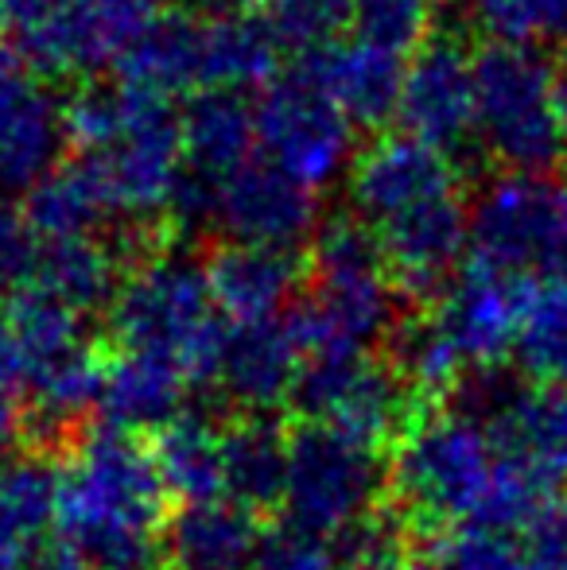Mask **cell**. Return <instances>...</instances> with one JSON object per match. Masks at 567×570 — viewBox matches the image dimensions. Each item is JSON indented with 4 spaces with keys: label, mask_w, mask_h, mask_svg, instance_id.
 Here are the masks:
<instances>
[{
    "label": "cell",
    "mask_w": 567,
    "mask_h": 570,
    "mask_svg": "<svg viewBox=\"0 0 567 570\" xmlns=\"http://www.w3.org/2000/svg\"><path fill=\"white\" fill-rule=\"evenodd\" d=\"M172 504L140 435L90 423L59 458L55 535L86 570H167Z\"/></svg>",
    "instance_id": "1"
},
{
    "label": "cell",
    "mask_w": 567,
    "mask_h": 570,
    "mask_svg": "<svg viewBox=\"0 0 567 570\" xmlns=\"http://www.w3.org/2000/svg\"><path fill=\"white\" fill-rule=\"evenodd\" d=\"M67 132L78 159L101 179L117 218L175 214L187 183L183 114L144 86H86L67 101Z\"/></svg>",
    "instance_id": "2"
},
{
    "label": "cell",
    "mask_w": 567,
    "mask_h": 570,
    "mask_svg": "<svg viewBox=\"0 0 567 570\" xmlns=\"http://www.w3.org/2000/svg\"><path fill=\"white\" fill-rule=\"evenodd\" d=\"M284 323L303 365L370 357L381 338H393L401 326L397 284L378 233L358 218L326 222L311 248V295L287 311Z\"/></svg>",
    "instance_id": "3"
},
{
    "label": "cell",
    "mask_w": 567,
    "mask_h": 570,
    "mask_svg": "<svg viewBox=\"0 0 567 570\" xmlns=\"http://www.w3.org/2000/svg\"><path fill=\"white\" fill-rule=\"evenodd\" d=\"M498 473L501 454L482 420L462 407H417L389 446L385 489L412 532L443 540L482 517Z\"/></svg>",
    "instance_id": "4"
},
{
    "label": "cell",
    "mask_w": 567,
    "mask_h": 570,
    "mask_svg": "<svg viewBox=\"0 0 567 570\" xmlns=\"http://www.w3.org/2000/svg\"><path fill=\"white\" fill-rule=\"evenodd\" d=\"M229 323L214 307L206 264L187 253H151L121 279L109 307L117 353L175 365L187 384H218Z\"/></svg>",
    "instance_id": "5"
},
{
    "label": "cell",
    "mask_w": 567,
    "mask_h": 570,
    "mask_svg": "<svg viewBox=\"0 0 567 570\" xmlns=\"http://www.w3.org/2000/svg\"><path fill=\"white\" fill-rule=\"evenodd\" d=\"M281 43L273 28L234 12H167L151 23L137 51L125 59L121 78L151 94H214L273 86Z\"/></svg>",
    "instance_id": "6"
},
{
    "label": "cell",
    "mask_w": 567,
    "mask_h": 570,
    "mask_svg": "<svg viewBox=\"0 0 567 570\" xmlns=\"http://www.w3.org/2000/svg\"><path fill=\"white\" fill-rule=\"evenodd\" d=\"M478 144L506 171L548 175L560 151V70L532 47H482L475 55Z\"/></svg>",
    "instance_id": "7"
},
{
    "label": "cell",
    "mask_w": 567,
    "mask_h": 570,
    "mask_svg": "<svg viewBox=\"0 0 567 570\" xmlns=\"http://www.w3.org/2000/svg\"><path fill=\"white\" fill-rule=\"evenodd\" d=\"M470 261L525 284H567V179L506 171L470 206Z\"/></svg>",
    "instance_id": "8"
},
{
    "label": "cell",
    "mask_w": 567,
    "mask_h": 570,
    "mask_svg": "<svg viewBox=\"0 0 567 570\" xmlns=\"http://www.w3.org/2000/svg\"><path fill=\"white\" fill-rule=\"evenodd\" d=\"M385 504V458L323 423H295L287 443V524L339 540Z\"/></svg>",
    "instance_id": "9"
},
{
    "label": "cell",
    "mask_w": 567,
    "mask_h": 570,
    "mask_svg": "<svg viewBox=\"0 0 567 570\" xmlns=\"http://www.w3.org/2000/svg\"><path fill=\"white\" fill-rule=\"evenodd\" d=\"M257 136L261 159L311 195L354 171V125L303 67L265 86L257 98Z\"/></svg>",
    "instance_id": "10"
},
{
    "label": "cell",
    "mask_w": 567,
    "mask_h": 570,
    "mask_svg": "<svg viewBox=\"0 0 567 570\" xmlns=\"http://www.w3.org/2000/svg\"><path fill=\"white\" fill-rule=\"evenodd\" d=\"M175 214L195 226L198 222L214 226L237 245L295 248L307 233H319L315 195L292 183L284 171H276L268 159H253L214 187L183 183Z\"/></svg>",
    "instance_id": "11"
},
{
    "label": "cell",
    "mask_w": 567,
    "mask_h": 570,
    "mask_svg": "<svg viewBox=\"0 0 567 570\" xmlns=\"http://www.w3.org/2000/svg\"><path fill=\"white\" fill-rule=\"evenodd\" d=\"M292 404L303 423H323L370 451L397 443L404 423L417 415V400L393 373L373 357L311 361L300 368Z\"/></svg>",
    "instance_id": "12"
},
{
    "label": "cell",
    "mask_w": 567,
    "mask_h": 570,
    "mask_svg": "<svg viewBox=\"0 0 567 570\" xmlns=\"http://www.w3.org/2000/svg\"><path fill=\"white\" fill-rule=\"evenodd\" d=\"M159 16V0H55L16 47L47 75H101L125 67Z\"/></svg>",
    "instance_id": "13"
},
{
    "label": "cell",
    "mask_w": 567,
    "mask_h": 570,
    "mask_svg": "<svg viewBox=\"0 0 567 570\" xmlns=\"http://www.w3.org/2000/svg\"><path fill=\"white\" fill-rule=\"evenodd\" d=\"M529 287L532 284L525 279L467 261L451 287L431 303L428 318L459 353L467 373L501 368V361L517 350V338H521Z\"/></svg>",
    "instance_id": "14"
},
{
    "label": "cell",
    "mask_w": 567,
    "mask_h": 570,
    "mask_svg": "<svg viewBox=\"0 0 567 570\" xmlns=\"http://www.w3.org/2000/svg\"><path fill=\"white\" fill-rule=\"evenodd\" d=\"M397 120L404 136L459 156L478 140V82L475 55L462 51L454 39H431L404 70V90Z\"/></svg>",
    "instance_id": "15"
},
{
    "label": "cell",
    "mask_w": 567,
    "mask_h": 570,
    "mask_svg": "<svg viewBox=\"0 0 567 570\" xmlns=\"http://www.w3.org/2000/svg\"><path fill=\"white\" fill-rule=\"evenodd\" d=\"M67 101L31 70L0 82V203L31 198L62 167Z\"/></svg>",
    "instance_id": "16"
},
{
    "label": "cell",
    "mask_w": 567,
    "mask_h": 570,
    "mask_svg": "<svg viewBox=\"0 0 567 570\" xmlns=\"http://www.w3.org/2000/svg\"><path fill=\"white\" fill-rule=\"evenodd\" d=\"M454 190H462L454 159L404 132L365 148L350 171V203L358 222H365L370 229Z\"/></svg>",
    "instance_id": "17"
},
{
    "label": "cell",
    "mask_w": 567,
    "mask_h": 570,
    "mask_svg": "<svg viewBox=\"0 0 567 570\" xmlns=\"http://www.w3.org/2000/svg\"><path fill=\"white\" fill-rule=\"evenodd\" d=\"M498 454L537 489L556 493L567 485V389L506 381L486 412Z\"/></svg>",
    "instance_id": "18"
},
{
    "label": "cell",
    "mask_w": 567,
    "mask_h": 570,
    "mask_svg": "<svg viewBox=\"0 0 567 570\" xmlns=\"http://www.w3.org/2000/svg\"><path fill=\"white\" fill-rule=\"evenodd\" d=\"M303 279V264L292 248L273 245H229L214 248L206 261V284H211L214 307L229 326L273 323L292 311L295 287Z\"/></svg>",
    "instance_id": "19"
},
{
    "label": "cell",
    "mask_w": 567,
    "mask_h": 570,
    "mask_svg": "<svg viewBox=\"0 0 567 570\" xmlns=\"http://www.w3.org/2000/svg\"><path fill=\"white\" fill-rule=\"evenodd\" d=\"M303 357L284 318L253 326H229L222 350L218 389L234 400L237 415H276L292 404Z\"/></svg>",
    "instance_id": "20"
},
{
    "label": "cell",
    "mask_w": 567,
    "mask_h": 570,
    "mask_svg": "<svg viewBox=\"0 0 567 570\" xmlns=\"http://www.w3.org/2000/svg\"><path fill=\"white\" fill-rule=\"evenodd\" d=\"M183 156L190 187H214L261 159L257 101L234 90L198 94L183 109Z\"/></svg>",
    "instance_id": "21"
},
{
    "label": "cell",
    "mask_w": 567,
    "mask_h": 570,
    "mask_svg": "<svg viewBox=\"0 0 567 570\" xmlns=\"http://www.w3.org/2000/svg\"><path fill=\"white\" fill-rule=\"evenodd\" d=\"M59 458H0V570H31L55 540Z\"/></svg>",
    "instance_id": "22"
},
{
    "label": "cell",
    "mask_w": 567,
    "mask_h": 570,
    "mask_svg": "<svg viewBox=\"0 0 567 570\" xmlns=\"http://www.w3.org/2000/svg\"><path fill=\"white\" fill-rule=\"evenodd\" d=\"M326 90V98L346 114L354 128H381L397 117L404 90V59L365 43H334L300 62Z\"/></svg>",
    "instance_id": "23"
},
{
    "label": "cell",
    "mask_w": 567,
    "mask_h": 570,
    "mask_svg": "<svg viewBox=\"0 0 567 570\" xmlns=\"http://www.w3.org/2000/svg\"><path fill=\"white\" fill-rule=\"evenodd\" d=\"M265 524L234 501L187 504L167 528V570H253Z\"/></svg>",
    "instance_id": "24"
},
{
    "label": "cell",
    "mask_w": 567,
    "mask_h": 570,
    "mask_svg": "<svg viewBox=\"0 0 567 570\" xmlns=\"http://www.w3.org/2000/svg\"><path fill=\"white\" fill-rule=\"evenodd\" d=\"M187 376L175 365L140 353H114L106 361V381H101L98 415L106 428L125 435H156L159 428L183 415V392Z\"/></svg>",
    "instance_id": "25"
},
{
    "label": "cell",
    "mask_w": 567,
    "mask_h": 570,
    "mask_svg": "<svg viewBox=\"0 0 567 570\" xmlns=\"http://www.w3.org/2000/svg\"><path fill=\"white\" fill-rule=\"evenodd\" d=\"M287 443L292 428L276 415H234L222 428V470L226 501L250 512H273L287 489Z\"/></svg>",
    "instance_id": "26"
},
{
    "label": "cell",
    "mask_w": 567,
    "mask_h": 570,
    "mask_svg": "<svg viewBox=\"0 0 567 570\" xmlns=\"http://www.w3.org/2000/svg\"><path fill=\"white\" fill-rule=\"evenodd\" d=\"M151 462L159 470L167 497L179 509L187 504L226 501V470H222V428L206 415L183 412L167 428L148 435Z\"/></svg>",
    "instance_id": "27"
},
{
    "label": "cell",
    "mask_w": 567,
    "mask_h": 570,
    "mask_svg": "<svg viewBox=\"0 0 567 570\" xmlns=\"http://www.w3.org/2000/svg\"><path fill=\"white\" fill-rule=\"evenodd\" d=\"M121 279L125 276L117 272V253L109 240L70 237V240H43L31 287L86 318L98 307H114Z\"/></svg>",
    "instance_id": "28"
},
{
    "label": "cell",
    "mask_w": 567,
    "mask_h": 570,
    "mask_svg": "<svg viewBox=\"0 0 567 570\" xmlns=\"http://www.w3.org/2000/svg\"><path fill=\"white\" fill-rule=\"evenodd\" d=\"M28 222L43 240H70V237H98L101 226L117 218L101 179L90 164L70 159L62 164L23 206Z\"/></svg>",
    "instance_id": "29"
},
{
    "label": "cell",
    "mask_w": 567,
    "mask_h": 570,
    "mask_svg": "<svg viewBox=\"0 0 567 570\" xmlns=\"http://www.w3.org/2000/svg\"><path fill=\"white\" fill-rule=\"evenodd\" d=\"M459 20L486 36V47L567 43V0H451Z\"/></svg>",
    "instance_id": "30"
},
{
    "label": "cell",
    "mask_w": 567,
    "mask_h": 570,
    "mask_svg": "<svg viewBox=\"0 0 567 570\" xmlns=\"http://www.w3.org/2000/svg\"><path fill=\"white\" fill-rule=\"evenodd\" d=\"M529 384L567 389V284H532L514 350Z\"/></svg>",
    "instance_id": "31"
},
{
    "label": "cell",
    "mask_w": 567,
    "mask_h": 570,
    "mask_svg": "<svg viewBox=\"0 0 567 570\" xmlns=\"http://www.w3.org/2000/svg\"><path fill=\"white\" fill-rule=\"evenodd\" d=\"M436 23V0H350V28L365 47L393 55V59H417L431 43Z\"/></svg>",
    "instance_id": "32"
},
{
    "label": "cell",
    "mask_w": 567,
    "mask_h": 570,
    "mask_svg": "<svg viewBox=\"0 0 567 570\" xmlns=\"http://www.w3.org/2000/svg\"><path fill=\"white\" fill-rule=\"evenodd\" d=\"M265 23L276 43L307 59L339 43L342 28H350V0H273Z\"/></svg>",
    "instance_id": "33"
},
{
    "label": "cell",
    "mask_w": 567,
    "mask_h": 570,
    "mask_svg": "<svg viewBox=\"0 0 567 570\" xmlns=\"http://www.w3.org/2000/svg\"><path fill=\"white\" fill-rule=\"evenodd\" d=\"M443 567L447 570H529L517 532L501 528L467 524L447 532L443 540Z\"/></svg>",
    "instance_id": "34"
},
{
    "label": "cell",
    "mask_w": 567,
    "mask_h": 570,
    "mask_svg": "<svg viewBox=\"0 0 567 570\" xmlns=\"http://www.w3.org/2000/svg\"><path fill=\"white\" fill-rule=\"evenodd\" d=\"M253 570H342V556L334 540L303 532L284 520L276 528H265Z\"/></svg>",
    "instance_id": "35"
},
{
    "label": "cell",
    "mask_w": 567,
    "mask_h": 570,
    "mask_svg": "<svg viewBox=\"0 0 567 570\" xmlns=\"http://www.w3.org/2000/svg\"><path fill=\"white\" fill-rule=\"evenodd\" d=\"M529 570H567V485L548 493L517 528Z\"/></svg>",
    "instance_id": "36"
},
{
    "label": "cell",
    "mask_w": 567,
    "mask_h": 570,
    "mask_svg": "<svg viewBox=\"0 0 567 570\" xmlns=\"http://www.w3.org/2000/svg\"><path fill=\"white\" fill-rule=\"evenodd\" d=\"M39 248H43V237L28 222V214L12 203H0V292L4 287H12V292L31 287Z\"/></svg>",
    "instance_id": "37"
},
{
    "label": "cell",
    "mask_w": 567,
    "mask_h": 570,
    "mask_svg": "<svg viewBox=\"0 0 567 570\" xmlns=\"http://www.w3.org/2000/svg\"><path fill=\"white\" fill-rule=\"evenodd\" d=\"M51 4L55 0H0V31L16 43L43 20Z\"/></svg>",
    "instance_id": "38"
},
{
    "label": "cell",
    "mask_w": 567,
    "mask_h": 570,
    "mask_svg": "<svg viewBox=\"0 0 567 570\" xmlns=\"http://www.w3.org/2000/svg\"><path fill=\"white\" fill-rule=\"evenodd\" d=\"M20 435H28V407L0 392V451H8Z\"/></svg>",
    "instance_id": "39"
},
{
    "label": "cell",
    "mask_w": 567,
    "mask_h": 570,
    "mask_svg": "<svg viewBox=\"0 0 567 570\" xmlns=\"http://www.w3.org/2000/svg\"><path fill=\"white\" fill-rule=\"evenodd\" d=\"M28 70V62H23V55H20V47L12 43V39L0 31V82H8V78H16V75H23Z\"/></svg>",
    "instance_id": "40"
},
{
    "label": "cell",
    "mask_w": 567,
    "mask_h": 570,
    "mask_svg": "<svg viewBox=\"0 0 567 570\" xmlns=\"http://www.w3.org/2000/svg\"><path fill=\"white\" fill-rule=\"evenodd\" d=\"M556 109H560V151L567 159V70H560V98H556Z\"/></svg>",
    "instance_id": "41"
},
{
    "label": "cell",
    "mask_w": 567,
    "mask_h": 570,
    "mask_svg": "<svg viewBox=\"0 0 567 570\" xmlns=\"http://www.w3.org/2000/svg\"><path fill=\"white\" fill-rule=\"evenodd\" d=\"M242 4H273V0H242Z\"/></svg>",
    "instance_id": "42"
}]
</instances>
